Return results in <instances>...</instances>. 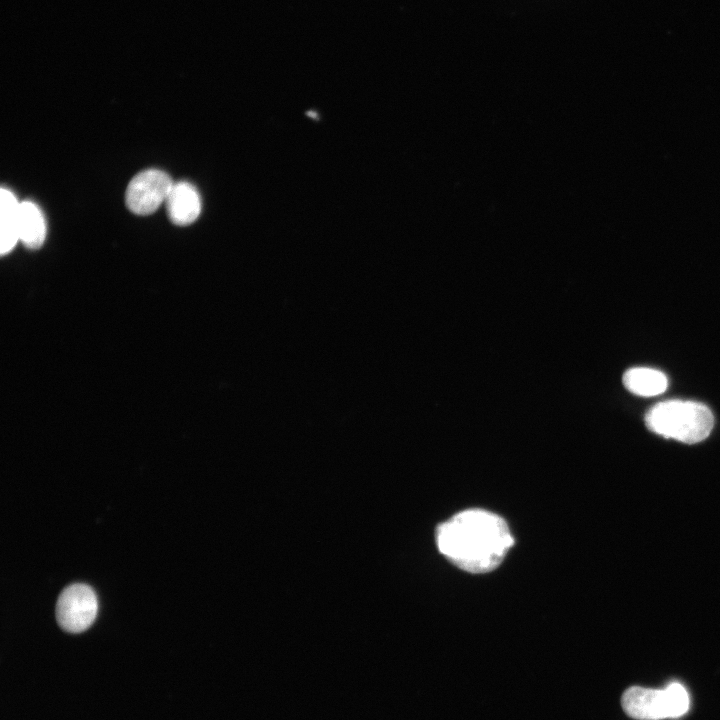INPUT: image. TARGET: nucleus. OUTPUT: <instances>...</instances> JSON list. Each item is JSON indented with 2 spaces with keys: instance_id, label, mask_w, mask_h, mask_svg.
<instances>
[{
  "instance_id": "1",
  "label": "nucleus",
  "mask_w": 720,
  "mask_h": 720,
  "mask_svg": "<svg viewBox=\"0 0 720 720\" xmlns=\"http://www.w3.org/2000/svg\"><path fill=\"white\" fill-rule=\"evenodd\" d=\"M436 543L439 551L459 568L486 573L502 562L514 540L504 519L471 509L440 524Z\"/></svg>"
},
{
  "instance_id": "2",
  "label": "nucleus",
  "mask_w": 720,
  "mask_h": 720,
  "mask_svg": "<svg viewBox=\"0 0 720 720\" xmlns=\"http://www.w3.org/2000/svg\"><path fill=\"white\" fill-rule=\"evenodd\" d=\"M644 420L650 431L685 444L705 440L714 424L713 414L705 404L678 399L656 403Z\"/></svg>"
},
{
  "instance_id": "3",
  "label": "nucleus",
  "mask_w": 720,
  "mask_h": 720,
  "mask_svg": "<svg viewBox=\"0 0 720 720\" xmlns=\"http://www.w3.org/2000/svg\"><path fill=\"white\" fill-rule=\"evenodd\" d=\"M97 610L94 590L86 584L77 583L69 585L59 595L56 618L64 630L79 633L94 622Z\"/></svg>"
},
{
  "instance_id": "4",
  "label": "nucleus",
  "mask_w": 720,
  "mask_h": 720,
  "mask_svg": "<svg viewBox=\"0 0 720 720\" xmlns=\"http://www.w3.org/2000/svg\"><path fill=\"white\" fill-rule=\"evenodd\" d=\"M172 186V179L164 171L144 170L135 175L128 184L126 205L134 214L149 215L166 201Z\"/></svg>"
},
{
  "instance_id": "5",
  "label": "nucleus",
  "mask_w": 720,
  "mask_h": 720,
  "mask_svg": "<svg viewBox=\"0 0 720 720\" xmlns=\"http://www.w3.org/2000/svg\"><path fill=\"white\" fill-rule=\"evenodd\" d=\"M621 704L625 712L635 719L660 720L671 718L666 689L658 690L634 686L624 692Z\"/></svg>"
},
{
  "instance_id": "6",
  "label": "nucleus",
  "mask_w": 720,
  "mask_h": 720,
  "mask_svg": "<svg viewBox=\"0 0 720 720\" xmlns=\"http://www.w3.org/2000/svg\"><path fill=\"white\" fill-rule=\"evenodd\" d=\"M169 219L175 225L193 223L201 211V200L197 189L190 183L180 181L173 186L166 199Z\"/></svg>"
},
{
  "instance_id": "7",
  "label": "nucleus",
  "mask_w": 720,
  "mask_h": 720,
  "mask_svg": "<svg viewBox=\"0 0 720 720\" xmlns=\"http://www.w3.org/2000/svg\"><path fill=\"white\" fill-rule=\"evenodd\" d=\"M19 240L30 249L39 248L46 237V222L40 208L33 202L25 201L19 205Z\"/></svg>"
},
{
  "instance_id": "8",
  "label": "nucleus",
  "mask_w": 720,
  "mask_h": 720,
  "mask_svg": "<svg viewBox=\"0 0 720 720\" xmlns=\"http://www.w3.org/2000/svg\"><path fill=\"white\" fill-rule=\"evenodd\" d=\"M625 388L638 396L652 397L663 393L668 380L666 375L656 369L648 367H633L623 374Z\"/></svg>"
},
{
  "instance_id": "9",
  "label": "nucleus",
  "mask_w": 720,
  "mask_h": 720,
  "mask_svg": "<svg viewBox=\"0 0 720 720\" xmlns=\"http://www.w3.org/2000/svg\"><path fill=\"white\" fill-rule=\"evenodd\" d=\"M1 204V254L10 252L19 240L18 214L19 205L14 194L5 188L0 191Z\"/></svg>"
},
{
  "instance_id": "10",
  "label": "nucleus",
  "mask_w": 720,
  "mask_h": 720,
  "mask_svg": "<svg viewBox=\"0 0 720 720\" xmlns=\"http://www.w3.org/2000/svg\"><path fill=\"white\" fill-rule=\"evenodd\" d=\"M669 699L671 718L680 717L689 708V696L686 689L680 683H672L666 688Z\"/></svg>"
}]
</instances>
